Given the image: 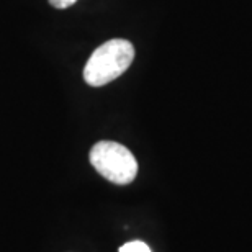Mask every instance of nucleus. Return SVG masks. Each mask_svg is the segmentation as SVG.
Here are the masks:
<instances>
[{"instance_id": "4", "label": "nucleus", "mask_w": 252, "mask_h": 252, "mask_svg": "<svg viewBox=\"0 0 252 252\" xmlns=\"http://www.w3.org/2000/svg\"><path fill=\"white\" fill-rule=\"evenodd\" d=\"M49 3L53 5L54 8H59V10H65L69 7H72V5L77 2V0H48Z\"/></svg>"}, {"instance_id": "2", "label": "nucleus", "mask_w": 252, "mask_h": 252, "mask_svg": "<svg viewBox=\"0 0 252 252\" xmlns=\"http://www.w3.org/2000/svg\"><path fill=\"white\" fill-rule=\"evenodd\" d=\"M90 164L110 182L128 185L136 179L138 162L133 153L115 141H100L90 151Z\"/></svg>"}, {"instance_id": "1", "label": "nucleus", "mask_w": 252, "mask_h": 252, "mask_svg": "<svg viewBox=\"0 0 252 252\" xmlns=\"http://www.w3.org/2000/svg\"><path fill=\"white\" fill-rule=\"evenodd\" d=\"M134 59V46L126 39H110L94 51L84 67V80L102 87L125 74Z\"/></svg>"}, {"instance_id": "3", "label": "nucleus", "mask_w": 252, "mask_h": 252, "mask_svg": "<svg viewBox=\"0 0 252 252\" xmlns=\"http://www.w3.org/2000/svg\"><path fill=\"white\" fill-rule=\"evenodd\" d=\"M120 252H151L149 246L143 241H131L120 248Z\"/></svg>"}]
</instances>
